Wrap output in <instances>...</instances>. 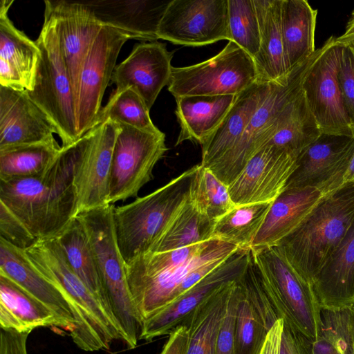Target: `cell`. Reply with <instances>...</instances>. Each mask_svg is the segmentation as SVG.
I'll return each instance as SVG.
<instances>
[{"label":"cell","instance_id":"7","mask_svg":"<svg viewBox=\"0 0 354 354\" xmlns=\"http://www.w3.org/2000/svg\"><path fill=\"white\" fill-rule=\"evenodd\" d=\"M40 50L31 100L47 115L57 129L62 147L79 138L75 100L63 58L57 26L46 8L40 34L35 41Z\"/></svg>","mask_w":354,"mask_h":354},{"label":"cell","instance_id":"11","mask_svg":"<svg viewBox=\"0 0 354 354\" xmlns=\"http://www.w3.org/2000/svg\"><path fill=\"white\" fill-rule=\"evenodd\" d=\"M120 124L112 156L109 204L136 197L153 178V169L167 148L163 132L153 133Z\"/></svg>","mask_w":354,"mask_h":354},{"label":"cell","instance_id":"51","mask_svg":"<svg viewBox=\"0 0 354 354\" xmlns=\"http://www.w3.org/2000/svg\"><path fill=\"white\" fill-rule=\"evenodd\" d=\"M348 329L349 339L354 352V306L348 308Z\"/></svg>","mask_w":354,"mask_h":354},{"label":"cell","instance_id":"50","mask_svg":"<svg viewBox=\"0 0 354 354\" xmlns=\"http://www.w3.org/2000/svg\"><path fill=\"white\" fill-rule=\"evenodd\" d=\"M335 42L343 46H354V10L346 24L344 32L335 37Z\"/></svg>","mask_w":354,"mask_h":354},{"label":"cell","instance_id":"36","mask_svg":"<svg viewBox=\"0 0 354 354\" xmlns=\"http://www.w3.org/2000/svg\"><path fill=\"white\" fill-rule=\"evenodd\" d=\"M55 138L0 149V180L34 177L45 172L62 150Z\"/></svg>","mask_w":354,"mask_h":354},{"label":"cell","instance_id":"18","mask_svg":"<svg viewBox=\"0 0 354 354\" xmlns=\"http://www.w3.org/2000/svg\"><path fill=\"white\" fill-rule=\"evenodd\" d=\"M120 124L111 120L91 129V136L77 167L75 187L78 213L109 204L113 150Z\"/></svg>","mask_w":354,"mask_h":354},{"label":"cell","instance_id":"35","mask_svg":"<svg viewBox=\"0 0 354 354\" xmlns=\"http://www.w3.org/2000/svg\"><path fill=\"white\" fill-rule=\"evenodd\" d=\"M214 224L196 209L188 197L147 252L170 251L208 241L213 238Z\"/></svg>","mask_w":354,"mask_h":354},{"label":"cell","instance_id":"42","mask_svg":"<svg viewBox=\"0 0 354 354\" xmlns=\"http://www.w3.org/2000/svg\"><path fill=\"white\" fill-rule=\"evenodd\" d=\"M322 333L313 342L314 354H354L348 335V309H322Z\"/></svg>","mask_w":354,"mask_h":354},{"label":"cell","instance_id":"2","mask_svg":"<svg viewBox=\"0 0 354 354\" xmlns=\"http://www.w3.org/2000/svg\"><path fill=\"white\" fill-rule=\"evenodd\" d=\"M354 223V180L328 195L305 221L274 247L312 282Z\"/></svg>","mask_w":354,"mask_h":354},{"label":"cell","instance_id":"46","mask_svg":"<svg viewBox=\"0 0 354 354\" xmlns=\"http://www.w3.org/2000/svg\"><path fill=\"white\" fill-rule=\"evenodd\" d=\"M280 354H314L313 342L284 324Z\"/></svg>","mask_w":354,"mask_h":354},{"label":"cell","instance_id":"39","mask_svg":"<svg viewBox=\"0 0 354 354\" xmlns=\"http://www.w3.org/2000/svg\"><path fill=\"white\" fill-rule=\"evenodd\" d=\"M189 198L201 214L214 223L235 206L227 186L201 164L192 179Z\"/></svg>","mask_w":354,"mask_h":354},{"label":"cell","instance_id":"52","mask_svg":"<svg viewBox=\"0 0 354 354\" xmlns=\"http://www.w3.org/2000/svg\"><path fill=\"white\" fill-rule=\"evenodd\" d=\"M354 180V152L344 176L343 183Z\"/></svg>","mask_w":354,"mask_h":354},{"label":"cell","instance_id":"10","mask_svg":"<svg viewBox=\"0 0 354 354\" xmlns=\"http://www.w3.org/2000/svg\"><path fill=\"white\" fill-rule=\"evenodd\" d=\"M259 82L254 59L233 41L202 62L172 66L168 91L175 97L238 95Z\"/></svg>","mask_w":354,"mask_h":354},{"label":"cell","instance_id":"53","mask_svg":"<svg viewBox=\"0 0 354 354\" xmlns=\"http://www.w3.org/2000/svg\"><path fill=\"white\" fill-rule=\"evenodd\" d=\"M353 46V48H354V46Z\"/></svg>","mask_w":354,"mask_h":354},{"label":"cell","instance_id":"32","mask_svg":"<svg viewBox=\"0 0 354 354\" xmlns=\"http://www.w3.org/2000/svg\"><path fill=\"white\" fill-rule=\"evenodd\" d=\"M321 134L302 89L283 109L274 134L267 144L299 156Z\"/></svg>","mask_w":354,"mask_h":354},{"label":"cell","instance_id":"15","mask_svg":"<svg viewBox=\"0 0 354 354\" xmlns=\"http://www.w3.org/2000/svg\"><path fill=\"white\" fill-rule=\"evenodd\" d=\"M251 250L239 248L178 299L145 319L139 340L151 342L169 335L183 326L195 310L225 284L238 279L245 271Z\"/></svg>","mask_w":354,"mask_h":354},{"label":"cell","instance_id":"47","mask_svg":"<svg viewBox=\"0 0 354 354\" xmlns=\"http://www.w3.org/2000/svg\"><path fill=\"white\" fill-rule=\"evenodd\" d=\"M30 333L0 328V354H28L27 341Z\"/></svg>","mask_w":354,"mask_h":354},{"label":"cell","instance_id":"28","mask_svg":"<svg viewBox=\"0 0 354 354\" xmlns=\"http://www.w3.org/2000/svg\"><path fill=\"white\" fill-rule=\"evenodd\" d=\"M66 324L50 308L8 277L0 274V328L31 333L39 327Z\"/></svg>","mask_w":354,"mask_h":354},{"label":"cell","instance_id":"9","mask_svg":"<svg viewBox=\"0 0 354 354\" xmlns=\"http://www.w3.org/2000/svg\"><path fill=\"white\" fill-rule=\"evenodd\" d=\"M239 248L212 238L184 262L153 274L127 278L133 304L142 322L180 297Z\"/></svg>","mask_w":354,"mask_h":354},{"label":"cell","instance_id":"29","mask_svg":"<svg viewBox=\"0 0 354 354\" xmlns=\"http://www.w3.org/2000/svg\"><path fill=\"white\" fill-rule=\"evenodd\" d=\"M236 96L192 95L175 98V113L180 129L175 146L186 140L203 145L221 123Z\"/></svg>","mask_w":354,"mask_h":354},{"label":"cell","instance_id":"48","mask_svg":"<svg viewBox=\"0 0 354 354\" xmlns=\"http://www.w3.org/2000/svg\"><path fill=\"white\" fill-rule=\"evenodd\" d=\"M189 338L187 326H181L169 335L159 354H185Z\"/></svg>","mask_w":354,"mask_h":354},{"label":"cell","instance_id":"5","mask_svg":"<svg viewBox=\"0 0 354 354\" xmlns=\"http://www.w3.org/2000/svg\"><path fill=\"white\" fill-rule=\"evenodd\" d=\"M198 166L148 195L113 207L115 236L125 264L146 252L165 230L188 198Z\"/></svg>","mask_w":354,"mask_h":354},{"label":"cell","instance_id":"20","mask_svg":"<svg viewBox=\"0 0 354 354\" xmlns=\"http://www.w3.org/2000/svg\"><path fill=\"white\" fill-rule=\"evenodd\" d=\"M55 17L63 58L77 104L81 71L87 54L102 25L81 1H44Z\"/></svg>","mask_w":354,"mask_h":354},{"label":"cell","instance_id":"31","mask_svg":"<svg viewBox=\"0 0 354 354\" xmlns=\"http://www.w3.org/2000/svg\"><path fill=\"white\" fill-rule=\"evenodd\" d=\"M317 15L306 0H282L281 32L288 71L316 50Z\"/></svg>","mask_w":354,"mask_h":354},{"label":"cell","instance_id":"13","mask_svg":"<svg viewBox=\"0 0 354 354\" xmlns=\"http://www.w3.org/2000/svg\"><path fill=\"white\" fill-rule=\"evenodd\" d=\"M158 38L185 46L230 41L227 0H171Z\"/></svg>","mask_w":354,"mask_h":354},{"label":"cell","instance_id":"38","mask_svg":"<svg viewBox=\"0 0 354 354\" xmlns=\"http://www.w3.org/2000/svg\"><path fill=\"white\" fill-rule=\"evenodd\" d=\"M239 278L236 281L234 354H259L270 329L249 299Z\"/></svg>","mask_w":354,"mask_h":354},{"label":"cell","instance_id":"26","mask_svg":"<svg viewBox=\"0 0 354 354\" xmlns=\"http://www.w3.org/2000/svg\"><path fill=\"white\" fill-rule=\"evenodd\" d=\"M322 309L354 306V223L312 282Z\"/></svg>","mask_w":354,"mask_h":354},{"label":"cell","instance_id":"33","mask_svg":"<svg viewBox=\"0 0 354 354\" xmlns=\"http://www.w3.org/2000/svg\"><path fill=\"white\" fill-rule=\"evenodd\" d=\"M55 238L71 268L113 317L98 277L86 232L78 217L76 216Z\"/></svg>","mask_w":354,"mask_h":354},{"label":"cell","instance_id":"14","mask_svg":"<svg viewBox=\"0 0 354 354\" xmlns=\"http://www.w3.org/2000/svg\"><path fill=\"white\" fill-rule=\"evenodd\" d=\"M343 46L330 41L302 84L308 106L322 133L354 137V126L345 109L337 81Z\"/></svg>","mask_w":354,"mask_h":354},{"label":"cell","instance_id":"41","mask_svg":"<svg viewBox=\"0 0 354 354\" xmlns=\"http://www.w3.org/2000/svg\"><path fill=\"white\" fill-rule=\"evenodd\" d=\"M227 18L230 41L254 59L259 51L260 32L254 1L227 0Z\"/></svg>","mask_w":354,"mask_h":354},{"label":"cell","instance_id":"4","mask_svg":"<svg viewBox=\"0 0 354 354\" xmlns=\"http://www.w3.org/2000/svg\"><path fill=\"white\" fill-rule=\"evenodd\" d=\"M113 207L109 204L77 216L86 232L109 309L124 334V343L133 349L138 345L142 321L130 293L125 263L116 241Z\"/></svg>","mask_w":354,"mask_h":354},{"label":"cell","instance_id":"45","mask_svg":"<svg viewBox=\"0 0 354 354\" xmlns=\"http://www.w3.org/2000/svg\"><path fill=\"white\" fill-rule=\"evenodd\" d=\"M236 310V281L228 299L216 340V354H234V331Z\"/></svg>","mask_w":354,"mask_h":354},{"label":"cell","instance_id":"34","mask_svg":"<svg viewBox=\"0 0 354 354\" xmlns=\"http://www.w3.org/2000/svg\"><path fill=\"white\" fill-rule=\"evenodd\" d=\"M236 280L220 288L184 323L183 326H187L189 332L185 354H216L220 326Z\"/></svg>","mask_w":354,"mask_h":354},{"label":"cell","instance_id":"21","mask_svg":"<svg viewBox=\"0 0 354 354\" xmlns=\"http://www.w3.org/2000/svg\"><path fill=\"white\" fill-rule=\"evenodd\" d=\"M58 131L28 91L0 86V149L41 142Z\"/></svg>","mask_w":354,"mask_h":354},{"label":"cell","instance_id":"22","mask_svg":"<svg viewBox=\"0 0 354 354\" xmlns=\"http://www.w3.org/2000/svg\"><path fill=\"white\" fill-rule=\"evenodd\" d=\"M13 0L0 5V86L32 91L40 59V50L8 15Z\"/></svg>","mask_w":354,"mask_h":354},{"label":"cell","instance_id":"40","mask_svg":"<svg viewBox=\"0 0 354 354\" xmlns=\"http://www.w3.org/2000/svg\"><path fill=\"white\" fill-rule=\"evenodd\" d=\"M149 111L138 93L127 88L113 93L105 106L101 109L95 127L111 120L151 133H162L153 123Z\"/></svg>","mask_w":354,"mask_h":354},{"label":"cell","instance_id":"17","mask_svg":"<svg viewBox=\"0 0 354 354\" xmlns=\"http://www.w3.org/2000/svg\"><path fill=\"white\" fill-rule=\"evenodd\" d=\"M353 152L354 137L322 133L299 155L286 188L311 187L334 192L343 184Z\"/></svg>","mask_w":354,"mask_h":354},{"label":"cell","instance_id":"37","mask_svg":"<svg viewBox=\"0 0 354 354\" xmlns=\"http://www.w3.org/2000/svg\"><path fill=\"white\" fill-rule=\"evenodd\" d=\"M272 204L257 203L235 205L216 221L213 238L231 243L242 249H250Z\"/></svg>","mask_w":354,"mask_h":354},{"label":"cell","instance_id":"30","mask_svg":"<svg viewBox=\"0 0 354 354\" xmlns=\"http://www.w3.org/2000/svg\"><path fill=\"white\" fill-rule=\"evenodd\" d=\"M259 26L260 47L254 58L260 82L285 77L288 71L281 32L282 0H253Z\"/></svg>","mask_w":354,"mask_h":354},{"label":"cell","instance_id":"27","mask_svg":"<svg viewBox=\"0 0 354 354\" xmlns=\"http://www.w3.org/2000/svg\"><path fill=\"white\" fill-rule=\"evenodd\" d=\"M270 82H258L236 96L221 123L201 146V165L208 168L235 146L266 96Z\"/></svg>","mask_w":354,"mask_h":354},{"label":"cell","instance_id":"19","mask_svg":"<svg viewBox=\"0 0 354 354\" xmlns=\"http://www.w3.org/2000/svg\"><path fill=\"white\" fill-rule=\"evenodd\" d=\"M173 54L159 41L136 44L129 55L113 71L111 82L116 86L114 92L131 88L150 110L161 90L169 84Z\"/></svg>","mask_w":354,"mask_h":354},{"label":"cell","instance_id":"23","mask_svg":"<svg viewBox=\"0 0 354 354\" xmlns=\"http://www.w3.org/2000/svg\"><path fill=\"white\" fill-rule=\"evenodd\" d=\"M0 274H2L53 311L70 333L75 326L71 306L61 290L31 262L25 250L0 238Z\"/></svg>","mask_w":354,"mask_h":354},{"label":"cell","instance_id":"8","mask_svg":"<svg viewBox=\"0 0 354 354\" xmlns=\"http://www.w3.org/2000/svg\"><path fill=\"white\" fill-rule=\"evenodd\" d=\"M251 252L278 318L316 342L323 322L322 307L312 284L295 270L274 246Z\"/></svg>","mask_w":354,"mask_h":354},{"label":"cell","instance_id":"1","mask_svg":"<svg viewBox=\"0 0 354 354\" xmlns=\"http://www.w3.org/2000/svg\"><path fill=\"white\" fill-rule=\"evenodd\" d=\"M91 136V130L74 143L62 147L41 175L0 180V202L37 239L56 237L77 215L75 174Z\"/></svg>","mask_w":354,"mask_h":354},{"label":"cell","instance_id":"44","mask_svg":"<svg viewBox=\"0 0 354 354\" xmlns=\"http://www.w3.org/2000/svg\"><path fill=\"white\" fill-rule=\"evenodd\" d=\"M337 81L345 109L354 126V48L343 46Z\"/></svg>","mask_w":354,"mask_h":354},{"label":"cell","instance_id":"49","mask_svg":"<svg viewBox=\"0 0 354 354\" xmlns=\"http://www.w3.org/2000/svg\"><path fill=\"white\" fill-rule=\"evenodd\" d=\"M284 322L279 319L269 330L259 354H280Z\"/></svg>","mask_w":354,"mask_h":354},{"label":"cell","instance_id":"3","mask_svg":"<svg viewBox=\"0 0 354 354\" xmlns=\"http://www.w3.org/2000/svg\"><path fill=\"white\" fill-rule=\"evenodd\" d=\"M34 266L65 295L72 307L75 326L69 333L84 351H93L115 339L120 327L69 266L55 238L38 239L25 250Z\"/></svg>","mask_w":354,"mask_h":354},{"label":"cell","instance_id":"43","mask_svg":"<svg viewBox=\"0 0 354 354\" xmlns=\"http://www.w3.org/2000/svg\"><path fill=\"white\" fill-rule=\"evenodd\" d=\"M0 238L22 250L30 248L38 240L27 227L1 202Z\"/></svg>","mask_w":354,"mask_h":354},{"label":"cell","instance_id":"24","mask_svg":"<svg viewBox=\"0 0 354 354\" xmlns=\"http://www.w3.org/2000/svg\"><path fill=\"white\" fill-rule=\"evenodd\" d=\"M330 194L311 187L286 188L273 201L250 250L277 245L302 224Z\"/></svg>","mask_w":354,"mask_h":354},{"label":"cell","instance_id":"12","mask_svg":"<svg viewBox=\"0 0 354 354\" xmlns=\"http://www.w3.org/2000/svg\"><path fill=\"white\" fill-rule=\"evenodd\" d=\"M135 39L129 33L102 26L83 64L78 84L76 115L80 138L95 127L104 91L111 81L120 51L126 41Z\"/></svg>","mask_w":354,"mask_h":354},{"label":"cell","instance_id":"16","mask_svg":"<svg viewBox=\"0 0 354 354\" xmlns=\"http://www.w3.org/2000/svg\"><path fill=\"white\" fill-rule=\"evenodd\" d=\"M298 155L266 144L227 186L235 205L273 203L297 167Z\"/></svg>","mask_w":354,"mask_h":354},{"label":"cell","instance_id":"6","mask_svg":"<svg viewBox=\"0 0 354 354\" xmlns=\"http://www.w3.org/2000/svg\"><path fill=\"white\" fill-rule=\"evenodd\" d=\"M330 41L329 37L321 48L296 65L285 77L270 82L266 96L252 116L241 139L230 151L208 167L227 186L273 136L281 112L301 93L307 73Z\"/></svg>","mask_w":354,"mask_h":354},{"label":"cell","instance_id":"25","mask_svg":"<svg viewBox=\"0 0 354 354\" xmlns=\"http://www.w3.org/2000/svg\"><path fill=\"white\" fill-rule=\"evenodd\" d=\"M171 0H93L81 1L102 26L131 34L135 39L156 40Z\"/></svg>","mask_w":354,"mask_h":354}]
</instances>
